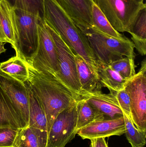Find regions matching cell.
Masks as SVG:
<instances>
[{
  "label": "cell",
  "instance_id": "1",
  "mask_svg": "<svg viewBox=\"0 0 146 147\" xmlns=\"http://www.w3.org/2000/svg\"><path fill=\"white\" fill-rule=\"evenodd\" d=\"M27 64L29 75L26 82L42 103L47 118L49 133L58 114L79 98L55 75L38 71L30 64Z\"/></svg>",
  "mask_w": 146,
  "mask_h": 147
},
{
  "label": "cell",
  "instance_id": "2",
  "mask_svg": "<svg viewBox=\"0 0 146 147\" xmlns=\"http://www.w3.org/2000/svg\"><path fill=\"white\" fill-rule=\"evenodd\" d=\"M44 20L75 54L84 59L99 81V65L87 38L56 0H44Z\"/></svg>",
  "mask_w": 146,
  "mask_h": 147
},
{
  "label": "cell",
  "instance_id": "3",
  "mask_svg": "<svg viewBox=\"0 0 146 147\" xmlns=\"http://www.w3.org/2000/svg\"><path fill=\"white\" fill-rule=\"evenodd\" d=\"M75 24L87 38L99 66L109 65L124 56L135 58L134 44L128 38H117L93 27Z\"/></svg>",
  "mask_w": 146,
  "mask_h": 147
},
{
  "label": "cell",
  "instance_id": "4",
  "mask_svg": "<svg viewBox=\"0 0 146 147\" xmlns=\"http://www.w3.org/2000/svg\"><path fill=\"white\" fill-rule=\"evenodd\" d=\"M15 32L13 48L15 56L27 64L36 54L38 42V24L41 18L20 9H14ZM43 20V19H42Z\"/></svg>",
  "mask_w": 146,
  "mask_h": 147
},
{
  "label": "cell",
  "instance_id": "5",
  "mask_svg": "<svg viewBox=\"0 0 146 147\" xmlns=\"http://www.w3.org/2000/svg\"><path fill=\"white\" fill-rule=\"evenodd\" d=\"M118 32H129L136 15L146 7L144 0H92Z\"/></svg>",
  "mask_w": 146,
  "mask_h": 147
},
{
  "label": "cell",
  "instance_id": "6",
  "mask_svg": "<svg viewBox=\"0 0 146 147\" xmlns=\"http://www.w3.org/2000/svg\"><path fill=\"white\" fill-rule=\"evenodd\" d=\"M0 86L14 113L19 129L28 126L29 96L26 83H23L0 71Z\"/></svg>",
  "mask_w": 146,
  "mask_h": 147
},
{
  "label": "cell",
  "instance_id": "7",
  "mask_svg": "<svg viewBox=\"0 0 146 147\" xmlns=\"http://www.w3.org/2000/svg\"><path fill=\"white\" fill-rule=\"evenodd\" d=\"M125 90L130 100L131 118L140 131H146V61L141 62V67L127 81Z\"/></svg>",
  "mask_w": 146,
  "mask_h": 147
},
{
  "label": "cell",
  "instance_id": "8",
  "mask_svg": "<svg viewBox=\"0 0 146 147\" xmlns=\"http://www.w3.org/2000/svg\"><path fill=\"white\" fill-rule=\"evenodd\" d=\"M45 25L56 48L59 66L58 78L80 98L81 90L77 74L75 53L45 21Z\"/></svg>",
  "mask_w": 146,
  "mask_h": 147
},
{
  "label": "cell",
  "instance_id": "9",
  "mask_svg": "<svg viewBox=\"0 0 146 147\" xmlns=\"http://www.w3.org/2000/svg\"><path fill=\"white\" fill-rule=\"evenodd\" d=\"M38 33L37 52L30 65L38 71L49 72L58 78L57 52L55 43L45 27L44 20H39Z\"/></svg>",
  "mask_w": 146,
  "mask_h": 147
},
{
  "label": "cell",
  "instance_id": "10",
  "mask_svg": "<svg viewBox=\"0 0 146 147\" xmlns=\"http://www.w3.org/2000/svg\"><path fill=\"white\" fill-rule=\"evenodd\" d=\"M77 100L56 117L48 133L47 147H65L77 134Z\"/></svg>",
  "mask_w": 146,
  "mask_h": 147
},
{
  "label": "cell",
  "instance_id": "11",
  "mask_svg": "<svg viewBox=\"0 0 146 147\" xmlns=\"http://www.w3.org/2000/svg\"><path fill=\"white\" fill-rule=\"evenodd\" d=\"M123 116L114 119L97 120L80 129L77 134L82 139L106 138L125 134Z\"/></svg>",
  "mask_w": 146,
  "mask_h": 147
},
{
  "label": "cell",
  "instance_id": "12",
  "mask_svg": "<svg viewBox=\"0 0 146 147\" xmlns=\"http://www.w3.org/2000/svg\"><path fill=\"white\" fill-rule=\"evenodd\" d=\"M92 106L105 119H114L123 116V113L111 93L102 91L81 93L80 97Z\"/></svg>",
  "mask_w": 146,
  "mask_h": 147
},
{
  "label": "cell",
  "instance_id": "13",
  "mask_svg": "<svg viewBox=\"0 0 146 147\" xmlns=\"http://www.w3.org/2000/svg\"><path fill=\"white\" fill-rule=\"evenodd\" d=\"M75 24L91 26L92 0H56Z\"/></svg>",
  "mask_w": 146,
  "mask_h": 147
},
{
  "label": "cell",
  "instance_id": "14",
  "mask_svg": "<svg viewBox=\"0 0 146 147\" xmlns=\"http://www.w3.org/2000/svg\"><path fill=\"white\" fill-rule=\"evenodd\" d=\"M48 133L32 127L18 129L13 147H47Z\"/></svg>",
  "mask_w": 146,
  "mask_h": 147
},
{
  "label": "cell",
  "instance_id": "15",
  "mask_svg": "<svg viewBox=\"0 0 146 147\" xmlns=\"http://www.w3.org/2000/svg\"><path fill=\"white\" fill-rule=\"evenodd\" d=\"M78 79L81 93L100 90L102 85L82 57L75 53ZM81 96V95H80Z\"/></svg>",
  "mask_w": 146,
  "mask_h": 147
},
{
  "label": "cell",
  "instance_id": "16",
  "mask_svg": "<svg viewBox=\"0 0 146 147\" xmlns=\"http://www.w3.org/2000/svg\"><path fill=\"white\" fill-rule=\"evenodd\" d=\"M29 96V119L28 126L48 132L45 112L38 97L25 82Z\"/></svg>",
  "mask_w": 146,
  "mask_h": 147
},
{
  "label": "cell",
  "instance_id": "17",
  "mask_svg": "<svg viewBox=\"0 0 146 147\" xmlns=\"http://www.w3.org/2000/svg\"><path fill=\"white\" fill-rule=\"evenodd\" d=\"M139 54H146V7L141 9L136 15L129 32Z\"/></svg>",
  "mask_w": 146,
  "mask_h": 147
},
{
  "label": "cell",
  "instance_id": "18",
  "mask_svg": "<svg viewBox=\"0 0 146 147\" xmlns=\"http://www.w3.org/2000/svg\"><path fill=\"white\" fill-rule=\"evenodd\" d=\"M15 21L14 9L4 0L0 1V32L9 41L12 47L15 42Z\"/></svg>",
  "mask_w": 146,
  "mask_h": 147
},
{
  "label": "cell",
  "instance_id": "19",
  "mask_svg": "<svg viewBox=\"0 0 146 147\" xmlns=\"http://www.w3.org/2000/svg\"><path fill=\"white\" fill-rule=\"evenodd\" d=\"M98 74L101 85L107 88L110 92H118L124 89L129 80L122 78L109 65H99Z\"/></svg>",
  "mask_w": 146,
  "mask_h": 147
},
{
  "label": "cell",
  "instance_id": "20",
  "mask_svg": "<svg viewBox=\"0 0 146 147\" xmlns=\"http://www.w3.org/2000/svg\"><path fill=\"white\" fill-rule=\"evenodd\" d=\"M0 71L22 83H25L28 79L29 74L27 64L16 56L1 63Z\"/></svg>",
  "mask_w": 146,
  "mask_h": 147
},
{
  "label": "cell",
  "instance_id": "21",
  "mask_svg": "<svg viewBox=\"0 0 146 147\" xmlns=\"http://www.w3.org/2000/svg\"><path fill=\"white\" fill-rule=\"evenodd\" d=\"M77 132L84 127L97 120L105 119L84 98H80L77 102Z\"/></svg>",
  "mask_w": 146,
  "mask_h": 147
},
{
  "label": "cell",
  "instance_id": "22",
  "mask_svg": "<svg viewBox=\"0 0 146 147\" xmlns=\"http://www.w3.org/2000/svg\"><path fill=\"white\" fill-rule=\"evenodd\" d=\"M91 26L114 38L118 39L124 38V36L113 28L102 11L94 3L92 10Z\"/></svg>",
  "mask_w": 146,
  "mask_h": 147
},
{
  "label": "cell",
  "instance_id": "23",
  "mask_svg": "<svg viewBox=\"0 0 146 147\" xmlns=\"http://www.w3.org/2000/svg\"><path fill=\"white\" fill-rule=\"evenodd\" d=\"M14 9H20L44 20V0H4Z\"/></svg>",
  "mask_w": 146,
  "mask_h": 147
},
{
  "label": "cell",
  "instance_id": "24",
  "mask_svg": "<svg viewBox=\"0 0 146 147\" xmlns=\"http://www.w3.org/2000/svg\"><path fill=\"white\" fill-rule=\"evenodd\" d=\"M126 137L132 147H144L146 144V131L139 130L133 123L131 117L123 114Z\"/></svg>",
  "mask_w": 146,
  "mask_h": 147
},
{
  "label": "cell",
  "instance_id": "25",
  "mask_svg": "<svg viewBox=\"0 0 146 147\" xmlns=\"http://www.w3.org/2000/svg\"><path fill=\"white\" fill-rule=\"evenodd\" d=\"M18 129L13 109L0 86V128Z\"/></svg>",
  "mask_w": 146,
  "mask_h": 147
},
{
  "label": "cell",
  "instance_id": "26",
  "mask_svg": "<svg viewBox=\"0 0 146 147\" xmlns=\"http://www.w3.org/2000/svg\"><path fill=\"white\" fill-rule=\"evenodd\" d=\"M109 65L125 79H129L136 74L135 59L125 57L112 62Z\"/></svg>",
  "mask_w": 146,
  "mask_h": 147
},
{
  "label": "cell",
  "instance_id": "27",
  "mask_svg": "<svg viewBox=\"0 0 146 147\" xmlns=\"http://www.w3.org/2000/svg\"><path fill=\"white\" fill-rule=\"evenodd\" d=\"M110 92L114 96L123 114L131 117L130 100L128 94L125 89L118 92L111 91Z\"/></svg>",
  "mask_w": 146,
  "mask_h": 147
},
{
  "label": "cell",
  "instance_id": "28",
  "mask_svg": "<svg viewBox=\"0 0 146 147\" xmlns=\"http://www.w3.org/2000/svg\"><path fill=\"white\" fill-rule=\"evenodd\" d=\"M18 129L11 128H0V147H13Z\"/></svg>",
  "mask_w": 146,
  "mask_h": 147
},
{
  "label": "cell",
  "instance_id": "29",
  "mask_svg": "<svg viewBox=\"0 0 146 147\" xmlns=\"http://www.w3.org/2000/svg\"><path fill=\"white\" fill-rule=\"evenodd\" d=\"M90 147H109L105 138L91 139Z\"/></svg>",
  "mask_w": 146,
  "mask_h": 147
},
{
  "label": "cell",
  "instance_id": "30",
  "mask_svg": "<svg viewBox=\"0 0 146 147\" xmlns=\"http://www.w3.org/2000/svg\"><path fill=\"white\" fill-rule=\"evenodd\" d=\"M5 43H0V54L3 53H5L7 49L4 47Z\"/></svg>",
  "mask_w": 146,
  "mask_h": 147
}]
</instances>
